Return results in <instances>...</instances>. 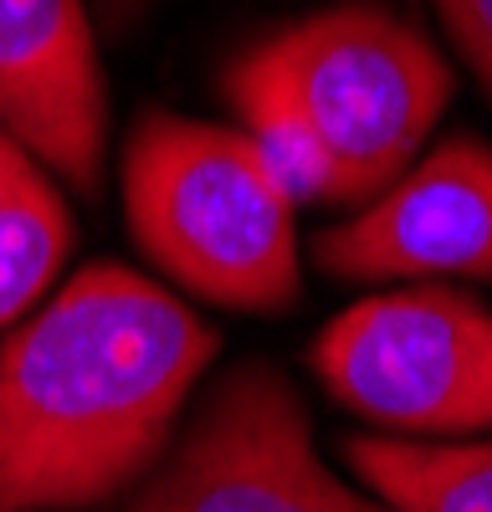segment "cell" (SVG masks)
<instances>
[{"label": "cell", "instance_id": "obj_12", "mask_svg": "<svg viewBox=\"0 0 492 512\" xmlns=\"http://www.w3.org/2000/svg\"><path fill=\"white\" fill-rule=\"evenodd\" d=\"M154 11V0H93V31H103V36H113V41H123L144 16Z\"/></svg>", "mask_w": 492, "mask_h": 512}, {"label": "cell", "instance_id": "obj_4", "mask_svg": "<svg viewBox=\"0 0 492 512\" xmlns=\"http://www.w3.org/2000/svg\"><path fill=\"white\" fill-rule=\"evenodd\" d=\"M323 395L416 436L492 431V308L446 282H410L344 308L308 344Z\"/></svg>", "mask_w": 492, "mask_h": 512}, {"label": "cell", "instance_id": "obj_5", "mask_svg": "<svg viewBox=\"0 0 492 512\" xmlns=\"http://www.w3.org/2000/svg\"><path fill=\"white\" fill-rule=\"evenodd\" d=\"M113 512H385L318 456L313 415L272 359H241L200 395L180 441Z\"/></svg>", "mask_w": 492, "mask_h": 512}, {"label": "cell", "instance_id": "obj_3", "mask_svg": "<svg viewBox=\"0 0 492 512\" xmlns=\"http://www.w3.org/2000/svg\"><path fill=\"white\" fill-rule=\"evenodd\" d=\"M241 52L272 72L318 128L334 159L339 210H364L416 164L457 88L431 36L380 0L323 6Z\"/></svg>", "mask_w": 492, "mask_h": 512}, {"label": "cell", "instance_id": "obj_7", "mask_svg": "<svg viewBox=\"0 0 492 512\" xmlns=\"http://www.w3.org/2000/svg\"><path fill=\"white\" fill-rule=\"evenodd\" d=\"M0 128L72 195H103L108 82L88 0H0Z\"/></svg>", "mask_w": 492, "mask_h": 512}, {"label": "cell", "instance_id": "obj_6", "mask_svg": "<svg viewBox=\"0 0 492 512\" xmlns=\"http://www.w3.org/2000/svg\"><path fill=\"white\" fill-rule=\"evenodd\" d=\"M313 262L334 282H487L492 144L451 134L349 221L318 231Z\"/></svg>", "mask_w": 492, "mask_h": 512}, {"label": "cell", "instance_id": "obj_1", "mask_svg": "<svg viewBox=\"0 0 492 512\" xmlns=\"http://www.w3.org/2000/svg\"><path fill=\"white\" fill-rule=\"evenodd\" d=\"M216 349L221 333L144 272H72L0 344V512H88L134 492Z\"/></svg>", "mask_w": 492, "mask_h": 512}, {"label": "cell", "instance_id": "obj_11", "mask_svg": "<svg viewBox=\"0 0 492 512\" xmlns=\"http://www.w3.org/2000/svg\"><path fill=\"white\" fill-rule=\"evenodd\" d=\"M436 16L446 41L467 62V72L492 98V0H436Z\"/></svg>", "mask_w": 492, "mask_h": 512}, {"label": "cell", "instance_id": "obj_2", "mask_svg": "<svg viewBox=\"0 0 492 512\" xmlns=\"http://www.w3.org/2000/svg\"><path fill=\"white\" fill-rule=\"evenodd\" d=\"M123 221L149 262L200 303L272 318L303 297L293 205L241 128L144 113L123 144Z\"/></svg>", "mask_w": 492, "mask_h": 512}, {"label": "cell", "instance_id": "obj_10", "mask_svg": "<svg viewBox=\"0 0 492 512\" xmlns=\"http://www.w3.org/2000/svg\"><path fill=\"white\" fill-rule=\"evenodd\" d=\"M221 98L241 118V139L262 159L267 180L287 205H334V159H328L318 128L293 103L272 72H262L246 52L221 67Z\"/></svg>", "mask_w": 492, "mask_h": 512}, {"label": "cell", "instance_id": "obj_8", "mask_svg": "<svg viewBox=\"0 0 492 512\" xmlns=\"http://www.w3.org/2000/svg\"><path fill=\"white\" fill-rule=\"evenodd\" d=\"M72 251V210L52 175L0 128V338L47 292Z\"/></svg>", "mask_w": 492, "mask_h": 512}, {"label": "cell", "instance_id": "obj_9", "mask_svg": "<svg viewBox=\"0 0 492 512\" xmlns=\"http://www.w3.org/2000/svg\"><path fill=\"white\" fill-rule=\"evenodd\" d=\"M344 461L385 512H492V441L349 436Z\"/></svg>", "mask_w": 492, "mask_h": 512}]
</instances>
